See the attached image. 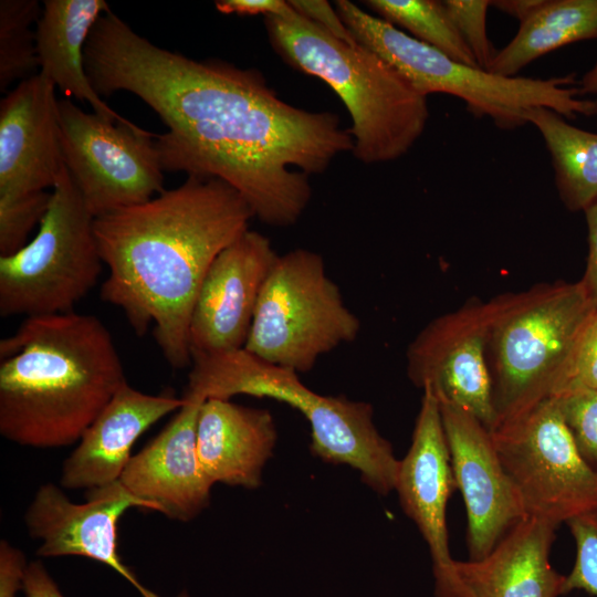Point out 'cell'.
Instances as JSON below:
<instances>
[{
	"instance_id": "cell-9",
	"label": "cell",
	"mask_w": 597,
	"mask_h": 597,
	"mask_svg": "<svg viewBox=\"0 0 597 597\" xmlns=\"http://www.w3.org/2000/svg\"><path fill=\"white\" fill-rule=\"evenodd\" d=\"M94 220L65 168L35 237L15 253L0 256L2 317L73 312L104 264Z\"/></svg>"
},
{
	"instance_id": "cell-14",
	"label": "cell",
	"mask_w": 597,
	"mask_h": 597,
	"mask_svg": "<svg viewBox=\"0 0 597 597\" xmlns=\"http://www.w3.org/2000/svg\"><path fill=\"white\" fill-rule=\"evenodd\" d=\"M438 401L455 488L467 511L469 559H481L526 514L490 430L464 409Z\"/></svg>"
},
{
	"instance_id": "cell-25",
	"label": "cell",
	"mask_w": 597,
	"mask_h": 597,
	"mask_svg": "<svg viewBox=\"0 0 597 597\" xmlns=\"http://www.w3.org/2000/svg\"><path fill=\"white\" fill-rule=\"evenodd\" d=\"M365 3L380 19L408 30L415 39L455 61L478 66L443 1L368 0Z\"/></svg>"
},
{
	"instance_id": "cell-8",
	"label": "cell",
	"mask_w": 597,
	"mask_h": 597,
	"mask_svg": "<svg viewBox=\"0 0 597 597\" xmlns=\"http://www.w3.org/2000/svg\"><path fill=\"white\" fill-rule=\"evenodd\" d=\"M359 318L328 276L323 258L307 249L279 254L258 298L244 349L298 373L342 344L354 342Z\"/></svg>"
},
{
	"instance_id": "cell-20",
	"label": "cell",
	"mask_w": 597,
	"mask_h": 597,
	"mask_svg": "<svg viewBox=\"0 0 597 597\" xmlns=\"http://www.w3.org/2000/svg\"><path fill=\"white\" fill-rule=\"evenodd\" d=\"M558 525L526 516L483 558L455 561L457 597H559L565 576L549 553Z\"/></svg>"
},
{
	"instance_id": "cell-12",
	"label": "cell",
	"mask_w": 597,
	"mask_h": 597,
	"mask_svg": "<svg viewBox=\"0 0 597 597\" xmlns=\"http://www.w3.org/2000/svg\"><path fill=\"white\" fill-rule=\"evenodd\" d=\"M490 301L468 300L427 324L408 346L407 373L419 388L458 406L490 431L498 416L488 362Z\"/></svg>"
},
{
	"instance_id": "cell-27",
	"label": "cell",
	"mask_w": 597,
	"mask_h": 597,
	"mask_svg": "<svg viewBox=\"0 0 597 597\" xmlns=\"http://www.w3.org/2000/svg\"><path fill=\"white\" fill-rule=\"evenodd\" d=\"M51 191L0 196V256L15 253L27 244L35 226L42 222Z\"/></svg>"
},
{
	"instance_id": "cell-24",
	"label": "cell",
	"mask_w": 597,
	"mask_h": 597,
	"mask_svg": "<svg viewBox=\"0 0 597 597\" xmlns=\"http://www.w3.org/2000/svg\"><path fill=\"white\" fill-rule=\"evenodd\" d=\"M565 119L546 107L525 114L526 123L537 128L551 154L562 202L570 211H585L597 200V133Z\"/></svg>"
},
{
	"instance_id": "cell-18",
	"label": "cell",
	"mask_w": 597,
	"mask_h": 597,
	"mask_svg": "<svg viewBox=\"0 0 597 597\" xmlns=\"http://www.w3.org/2000/svg\"><path fill=\"white\" fill-rule=\"evenodd\" d=\"M164 430L132 455L119 482L170 520L189 522L210 503L212 483L197 455V420L205 400L186 394Z\"/></svg>"
},
{
	"instance_id": "cell-30",
	"label": "cell",
	"mask_w": 597,
	"mask_h": 597,
	"mask_svg": "<svg viewBox=\"0 0 597 597\" xmlns=\"http://www.w3.org/2000/svg\"><path fill=\"white\" fill-rule=\"evenodd\" d=\"M555 398L580 454L597 473V391L583 390Z\"/></svg>"
},
{
	"instance_id": "cell-1",
	"label": "cell",
	"mask_w": 597,
	"mask_h": 597,
	"mask_svg": "<svg viewBox=\"0 0 597 597\" xmlns=\"http://www.w3.org/2000/svg\"><path fill=\"white\" fill-rule=\"evenodd\" d=\"M84 56L100 96L132 93L166 125L155 135L165 172L227 182L269 226H293L312 197L308 176L353 151L336 114L282 101L254 69L159 48L112 10L94 25Z\"/></svg>"
},
{
	"instance_id": "cell-16",
	"label": "cell",
	"mask_w": 597,
	"mask_h": 597,
	"mask_svg": "<svg viewBox=\"0 0 597 597\" xmlns=\"http://www.w3.org/2000/svg\"><path fill=\"white\" fill-rule=\"evenodd\" d=\"M454 488L439 401L429 387H423L411 444L399 460L395 490L404 512L428 545L436 597H457L455 559L450 553L446 516Z\"/></svg>"
},
{
	"instance_id": "cell-13",
	"label": "cell",
	"mask_w": 597,
	"mask_h": 597,
	"mask_svg": "<svg viewBox=\"0 0 597 597\" xmlns=\"http://www.w3.org/2000/svg\"><path fill=\"white\" fill-rule=\"evenodd\" d=\"M85 499V503H74L53 483L38 489L24 514L29 535L39 541L36 555L94 559L117 572L142 597H159L139 583L117 552L121 516L130 507L150 510V506L133 495L119 480L86 491Z\"/></svg>"
},
{
	"instance_id": "cell-19",
	"label": "cell",
	"mask_w": 597,
	"mask_h": 597,
	"mask_svg": "<svg viewBox=\"0 0 597 597\" xmlns=\"http://www.w3.org/2000/svg\"><path fill=\"white\" fill-rule=\"evenodd\" d=\"M184 402V398L172 395L144 394L125 383L65 459L61 486L88 491L117 482L132 458L135 441Z\"/></svg>"
},
{
	"instance_id": "cell-29",
	"label": "cell",
	"mask_w": 597,
	"mask_h": 597,
	"mask_svg": "<svg viewBox=\"0 0 597 597\" xmlns=\"http://www.w3.org/2000/svg\"><path fill=\"white\" fill-rule=\"evenodd\" d=\"M576 546L572 570L565 576L564 594L584 590L597 597V510L568 523Z\"/></svg>"
},
{
	"instance_id": "cell-26",
	"label": "cell",
	"mask_w": 597,
	"mask_h": 597,
	"mask_svg": "<svg viewBox=\"0 0 597 597\" xmlns=\"http://www.w3.org/2000/svg\"><path fill=\"white\" fill-rule=\"evenodd\" d=\"M36 0L0 1V91L35 75L36 28L42 14Z\"/></svg>"
},
{
	"instance_id": "cell-4",
	"label": "cell",
	"mask_w": 597,
	"mask_h": 597,
	"mask_svg": "<svg viewBox=\"0 0 597 597\" xmlns=\"http://www.w3.org/2000/svg\"><path fill=\"white\" fill-rule=\"evenodd\" d=\"M264 24L273 49L289 65L321 78L339 96L352 119L348 132L358 160L398 159L422 135L427 97L377 53L336 39L291 4L281 15L264 17Z\"/></svg>"
},
{
	"instance_id": "cell-21",
	"label": "cell",
	"mask_w": 597,
	"mask_h": 597,
	"mask_svg": "<svg viewBox=\"0 0 597 597\" xmlns=\"http://www.w3.org/2000/svg\"><path fill=\"white\" fill-rule=\"evenodd\" d=\"M276 438L274 419L266 409L244 407L220 398H209L200 407L197 455L212 484L260 486Z\"/></svg>"
},
{
	"instance_id": "cell-6",
	"label": "cell",
	"mask_w": 597,
	"mask_h": 597,
	"mask_svg": "<svg viewBox=\"0 0 597 597\" xmlns=\"http://www.w3.org/2000/svg\"><path fill=\"white\" fill-rule=\"evenodd\" d=\"M335 9L357 42L383 57L417 92L426 97L434 93L455 96L475 117H489L502 129L527 124L525 114L535 107L553 109L569 119L597 113L596 102L582 100L579 90L568 86L570 75H496L453 60L352 1L338 0Z\"/></svg>"
},
{
	"instance_id": "cell-34",
	"label": "cell",
	"mask_w": 597,
	"mask_h": 597,
	"mask_svg": "<svg viewBox=\"0 0 597 597\" xmlns=\"http://www.w3.org/2000/svg\"><path fill=\"white\" fill-rule=\"evenodd\" d=\"M216 9L223 14L238 15H281L290 8L283 0H218Z\"/></svg>"
},
{
	"instance_id": "cell-38",
	"label": "cell",
	"mask_w": 597,
	"mask_h": 597,
	"mask_svg": "<svg viewBox=\"0 0 597 597\" xmlns=\"http://www.w3.org/2000/svg\"><path fill=\"white\" fill-rule=\"evenodd\" d=\"M583 84L585 86V90L591 91L597 94V65L590 73L586 75Z\"/></svg>"
},
{
	"instance_id": "cell-10",
	"label": "cell",
	"mask_w": 597,
	"mask_h": 597,
	"mask_svg": "<svg viewBox=\"0 0 597 597\" xmlns=\"http://www.w3.org/2000/svg\"><path fill=\"white\" fill-rule=\"evenodd\" d=\"M490 432L526 516L559 525L597 510V473L555 397L499 420Z\"/></svg>"
},
{
	"instance_id": "cell-3",
	"label": "cell",
	"mask_w": 597,
	"mask_h": 597,
	"mask_svg": "<svg viewBox=\"0 0 597 597\" xmlns=\"http://www.w3.org/2000/svg\"><path fill=\"white\" fill-rule=\"evenodd\" d=\"M125 383L112 334L96 316L25 317L0 341V433L25 447L71 446Z\"/></svg>"
},
{
	"instance_id": "cell-11",
	"label": "cell",
	"mask_w": 597,
	"mask_h": 597,
	"mask_svg": "<svg viewBox=\"0 0 597 597\" xmlns=\"http://www.w3.org/2000/svg\"><path fill=\"white\" fill-rule=\"evenodd\" d=\"M66 169L94 218L144 203L165 189L154 135L59 100Z\"/></svg>"
},
{
	"instance_id": "cell-37",
	"label": "cell",
	"mask_w": 597,
	"mask_h": 597,
	"mask_svg": "<svg viewBox=\"0 0 597 597\" xmlns=\"http://www.w3.org/2000/svg\"><path fill=\"white\" fill-rule=\"evenodd\" d=\"M542 1L543 0H498L490 1V6L503 13L512 15L521 23L537 9Z\"/></svg>"
},
{
	"instance_id": "cell-17",
	"label": "cell",
	"mask_w": 597,
	"mask_h": 597,
	"mask_svg": "<svg viewBox=\"0 0 597 597\" xmlns=\"http://www.w3.org/2000/svg\"><path fill=\"white\" fill-rule=\"evenodd\" d=\"M56 87L41 73L0 102V196L52 190L64 164Z\"/></svg>"
},
{
	"instance_id": "cell-5",
	"label": "cell",
	"mask_w": 597,
	"mask_h": 597,
	"mask_svg": "<svg viewBox=\"0 0 597 597\" xmlns=\"http://www.w3.org/2000/svg\"><path fill=\"white\" fill-rule=\"evenodd\" d=\"M186 394L202 400L248 395L283 401L308 421L312 451L317 457L350 465L378 494L395 490L399 460L375 427L367 402L320 395L305 386L296 371L244 348L192 356Z\"/></svg>"
},
{
	"instance_id": "cell-33",
	"label": "cell",
	"mask_w": 597,
	"mask_h": 597,
	"mask_svg": "<svg viewBox=\"0 0 597 597\" xmlns=\"http://www.w3.org/2000/svg\"><path fill=\"white\" fill-rule=\"evenodd\" d=\"M28 563L24 553L6 540L0 541V597H17L22 590Z\"/></svg>"
},
{
	"instance_id": "cell-32",
	"label": "cell",
	"mask_w": 597,
	"mask_h": 597,
	"mask_svg": "<svg viewBox=\"0 0 597 597\" xmlns=\"http://www.w3.org/2000/svg\"><path fill=\"white\" fill-rule=\"evenodd\" d=\"M292 8L336 39L349 43H358L336 9L324 0H291Z\"/></svg>"
},
{
	"instance_id": "cell-22",
	"label": "cell",
	"mask_w": 597,
	"mask_h": 597,
	"mask_svg": "<svg viewBox=\"0 0 597 597\" xmlns=\"http://www.w3.org/2000/svg\"><path fill=\"white\" fill-rule=\"evenodd\" d=\"M36 23L39 73L65 95L86 102L115 123L133 124L109 107L85 69V45L97 20L111 10L104 0H45Z\"/></svg>"
},
{
	"instance_id": "cell-31",
	"label": "cell",
	"mask_w": 597,
	"mask_h": 597,
	"mask_svg": "<svg viewBox=\"0 0 597 597\" xmlns=\"http://www.w3.org/2000/svg\"><path fill=\"white\" fill-rule=\"evenodd\" d=\"M443 2L478 66L488 71L496 53L486 33V11L491 7L490 1L447 0Z\"/></svg>"
},
{
	"instance_id": "cell-15",
	"label": "cell",
	"mask_w": 597,
	"mask_h": 597,
	"mask_svg": "<svg viewBox=\"0 0 597 597\" xmlns=\"http://www.w3.org/2000/svg\"><path fill=\"white\" fill-rule=\"evenodd\" d=\"M277 256L270 240L252 230L217 255L192 308L191 357L244 347L261 289Z\"/></svg>"
},
{
	"instance_id": "cell-28",
	"label": "cell",
	"mask_w": 597,
	"mask_h": 597,
	"mask_svg": "<svg viewBox=\"0 0 597 597\" xmlns=\"http://www.w3.org/2000/svg\"><path fill=\"white\" fill-rule=\"evenodd\" d=\"M597 391V311L576 337L554 383L551 397Z\"/></svg>"
},
{
	"instance_id": "cell-35",
	"label": "cell",
	"mask_w": 597,
	"mask_h": 597,
	"mask_svg": "<svg viewBox=\"0 0 597 597\" xmlns=\"http://www.w3.org/2000/svg\"><path fill=\"white\" fill-rule=\"evenodd\" d=\"M584 212L588 230V256L586 270L580 281L597 306V200Z\"/></svg>"
},
{
	"instance_id": "cell-2",
	"label": "cell",
	"mask_w": 597,
	"mask_h": 597,
	"mask_svg": "<svg viewBox=\"0 0 597 597\" xmlns=\"http://www.w3.org/2000/svg\"><path fill=\"white\" fill-rule=\"evenodd\" d=\"M252 218L230 185L195 176L144 203L95 218L108 269L101 298L119 307L137 335L154 324L170 366H189V323L202 280L217 255L249 230Z\"/></svg>"
},
{
	"instance_id": "cell-7",
	"label": "cell",
	"mask_w": 597,
	"mask_h": 597,
	"mask_svg": "<svg viewBox=\"0 0 597 597\" xmlns=\"http://www.w3.org/2000/svg\"><path fill=\"white\" fill-rule=\"evenodd\" d=\"M489 301L488 362L499 421L551 396L576 337L597 306L580 280L541 283Z\"/></svg>"
},
{
	"instance_id": "cell-36",
	"label": "cell",
	"mask_w": 597,
	"mask_h": 597,
	"mask_svg": "<svg viewBox=\"0 0 597 597\" xmlns=\"http://www.w3.org/2000/svg\"><path fill=\"white\" fill-rule=\"evenodd\" d=\"M22 591L24 597H64L40 561L28 563Z\"/></svg>"
},
{
	"instance_id": "cell-23",
	"label": "cell",
	"mask_w": 597,
	"mask_h": 597,
	"mask_svg": "<svg viewBox=\"0 0 597 597\" xmlns=\"http://www.w3.org/2000/svg\"><path fill=\"white\" fill-rule=\"evenodd\" d=\"M597 39V0H543L514 38L498 51L489 72L513 77L527 64L564 45Z\"/></svg>"
}]
</instances>
